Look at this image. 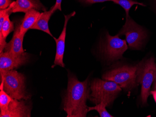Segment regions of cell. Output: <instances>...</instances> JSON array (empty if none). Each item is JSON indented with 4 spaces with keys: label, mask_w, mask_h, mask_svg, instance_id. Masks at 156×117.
<instances>
[{
    "label": "cell",
    "mask_w": 156,
    "mask_h": 117,
    "mask_svg": "<svg viewBox=\"0 0 156 117\" xmlns=\"http://www.w3.org/2000/svg\"><path fill=\"white\" fill-rule=\"evenodd\" d=\"M90 91L88 78L80 82L74 75H69L67 92L63 100L66 117H86L88 112L86 102L89 99Z\"/></svg>",
    "instance_id": "1"
},
{
    "label": "cell",
    "mask_w": 156,
    "mask_h": 117,
    "mask_svg": "<svg viewBox=\"0 0 156 117\" xmlns=\"http://www.w3.org/2000/svg\"><path fill=\"white\" fill-rule=\"evenodd\" d=\"M89 100L95 105L103 102L107 107L111 105L122 91L118 84L111 81L95 78L90 84Z\"/></svg>",
    "instance_id": "2"
},
{
    "label": "cell",
    "mask_w": 156,
    "mask_h": 117,
    "mask_svg": "<svg viewBox=\"0 0 156 117\" xmlns=\"http://www.w3.org/2000/svg\"><path fill=\"white\" fill-rule=\"evenodd\" d=\"M0 74V87H2L11 98L17 100L30 98V95L26 91L25 77L23 74L14 70L4 71Z\"/></svg>",
    "instance_id": "3"
},
{
    "label": "cell",
    "mask_w": 156,
    "mask_h": 117,
    "mask_svg": "<svg viewBox=\"0 0 156 117\" xmlns=\"http://www.w3.org/2000/svg\"><path fill=\"white\" fill-rule=\"evenodd\" d=\"M136 66V83L141 85V102L143 105H145L150 95L151 84L156 77L155 59L151 57L143 60Z\"/></svg>",
    "instance_id": "4"
},
{
    "label": "cell",
    "mask_w": 156,
    "mask_h": 117,
    "mask_svg": "<svg viewBox=\"0 0 156 117\" xmlns=\"http://www.w3.org/2000/svg\"><path fill=\"white\" fill-rule=\"evenodd\" d=\"M136 65H123L105 72L102 78L115 82L125 90H131L138 85L136 81Z\"/></svg>",
    "instance_id": "5"
},
{
    "label": "cell",
    "mask_w": 156,
    "mask_h": 117,
    "mask_svg": "<svg viewBox=\"0 0 156 117\" xmlns=\"http://www.w3.org/2000/svg\"><path fill=\"white\" fill-rule=\"evenodd\" d=\"M128 48L126 40L120 38L118 34L112 36L108 32L99 45V50L104 58L112 62L121 59Z\"/></svg>",
    "instance_id": "6"
},
{
    "label": "cell",
    "mask_w": 156,
    "mask_h": 117,
    "mask_svg": "<svg viewBox=\"0 0 156 117\" xmlns=\"http://www.w3.org/2000/svg\"><path fill=\"white\" fill-rule=\"evenodd\" d=\"M119 36H126V42L129 49H141L147 37L146 31L130 17H126L125 24L118 33Z\"/></svg>",
    "instance_id": "7"
},
{
    "label": "cell",
    "mask_w": 156,
    "mask_h": 117,
    "mask_svg": "<svg viewBox=\"0 0 156 117\" xmlns=\"http://www.w3.org/2000/svg\"><path fill=\"white\" fill-rule=\"evenodd\" d=\"M30 55L24 52L19 56H13L8 52L3 51L0 53V73L13 70L26 64L29 61Z\"/></svg>",
    "instance_id": "8"
},
{
    "label": "cell",
    "mask_w": 156,
    "mask_h": 117,
    "mask_svg": "<svg viewBox=\"0 0 156 117\" xmlns=\"http://www.w3.org/2000/svg\"><path fill=\"white\" fill-rule=\"evenodd\" d=\"M76 14V12L73 11L72 13L67 15H65V22L64 27L62 32L58 38L53 37L56 43V52L54 60V66L59 65L64 68L65 64L63 62V58L65 49L66 37V29L68 21L70 18L74 16Z\"/></svg>",
    "instance_id": "9"
},
{
    "label": "cell",
    "mask_w": 156,
    "mask_h": 117,
    "mask_svg": "<svg viewBox=\"0 0 156 117\" xmlns=\"http://www.w3.org/2000/svg\"><path fill=\"white\" fill-rule=\"evenodd\" d=\"M31 106L24 100L13 98L5 112L0 113L1 117H30Z\"/></svg>",
    "instance_id": "10"
},
{
    "label": "cell",
    "mask_w": 156,
    "mask_h": 117,
    "mask_svg": "<svg viewBox=\"0 0 156 117\" xmlns=\"http://www.w3.org/2000/svg\"><path fill=\"white\" fill-rule=\"evenodd\" d=\"M21 23L20 22L16 23L13 37L9 42L7 43L4 49V51L8 52L13 56H19L25 52L23 48L24 37L20 34Z\"/></svg>",
    "instance_id": "11"
},
{
    "label": "cell",
    "mask_w": 156,
    "mask_h": 117,
    "mask_svg": "<svg viewBox=\"0 0 156 117\" xmlns=\"http://www.w3.org/2000/svg\"><path fill=\"white\" fill-rule=\"evenodd\" d=\"M31 9L45 10L46 9L38 0H16V4L12 9V13H26Z\"/></svg>",
    "instance_id": "12"
},
{
    "label": "cell",
    "mask_w": 156,
    "mask_h": 117,
    "mask_svg": "<svg viewBox=\"0 0 156 117\" xmlns=\"http://www.w3.org/2000/svg\"><path fill=\"white\" fill-rule=\"evenodd\" d=\"M41 13L35 9H31L25 13L24 18L21 21L20 25V34L24 37L26 32L29 29H31L37 19L41 15Z\"/></svg>",
    "instance_id": "13"
},
{
    "label": "cell",
    "mask_w": 156,
    "mask_h": 117,
    "mask_svg": "<svg viewBox=\"0 0 156 117\" xmlns=\"http://www.w3.org/2000/svg\"><path fill=\"white\" fill-rule=\"evenodd\" d=\"M54 13V11L52 10V7L49 11H44L41 13V15L35 24L32 26L31 29L41 30L49 34V35L52 37H54L49 29L48 24L49 20Z\"/></svg>",
    "instance_id": "14"
},
{
    "label": "cell",
    "mask_w": 156,
    "mask_h": 117,
    "mask_svg": "<svg viewBox=\"0 0 156 117\" xmlns=\"http://www.w3.org/2000/svg\"><path fill=\"white\" fill-rule=\"evenodd\" d=\"M112 2L121 6L126 13V17L129 16V12L132 6L135 5H140L145 7L146 5L142 2H138L134 0H112Z\"/></svg>",
    "instance_id": "15"
},
{
    "label": "cell",
    "mask_w": 156,
    "mask_h": 117,
    "mask_svg": "<svg viewBox=\"0 0 156 117\" xmlns=\"http://www.w3.org/2000/svg\"><path fill=\"white\" fill-rule=\"evenodd\" d=\"M13 98L7 94L3 88L0 87V113H3L8 109V106Z\"/></svg>",
    "instance_id": "16"
},
{
    "label": "cell",
    "mask_w": 156,
    "mask_h": 117,
    "mask_svg": "<svg viewBox=\"0 0 156 117\" xmlns=\"http://www.w3.org/2000/svg\"><path fill=\"white\" fill-rule=\"evenodd\" d=\"M106 105L103 102L99 103L98 104L96 105L94 107H88V112L95 110L98 112L99 115L101 117H113L114 116L111 115L108 113V112L106 110Z\"/></svg>",
    "instance_id": "17"
},
{
    "label": "cell",
    "mask_w": 156,
    "mask_h": 117,
    "mask_svg": "<svg viewBox=\"0 0 156 117\" xmlns=\"http://www.w3.org/2000/svg\"><path fill=\"white\" fill-rule=\"evenodd\" d=\"M13 2L12 0H0V10L8 8Z\"/></svg>",
    "instance_id": "18"
},
{
    "label": "cell",
    "mask_w": 156,
    "mask_h": 117,
    "mask_svg": "<svg viewBox=\"0 0 156 117\" xmlns=\"http://www.w3.org/2000/svg\"><path fill=\"white\" fill-rule=\"evenodd\" d=\"M82 3L86 4H93L96 3L106 2H112V0H79Z\"/></svg>",
    "instance_id": "19"
},
{
    "label": "cell",
    "mask_w": 156,
    "mask_h": 117,
    "mask_svg": "<svg viewBox=\"0 0 156 117\" xmlns=\"http://www.w3.org/2000/svg\"><path fill=\"white\" fill-rule=\"evenodd\" d=\"M62 0H56L55 5L52 6V10L54 12L57 10L61 11V2Z\"/></svg>",
    "instance_id": "20"
},
{
    "label": "cell",
    "mask_w": 156,
    "mask_h": 117,
    "mask_svg": "<svg viewBox=\"0 0 156 117\" xmlns=\"http://www.w3.org/2000/svg\"><path fill=\"white\" fill-rule=\"evenodd\" d=\"M150 94H151L153 96V98H154L155 103L156 104V90L150 91Z\"/></svg>",
    "instance_id": "21"
},
{
    "label": "cell",
    "mask_w": 156,
    "mask_h": 117,
    "mask_svg": "<svg viewBox=\"0 0 156 117\" xmlns=\"http://www.w3.org/2000/svg\"><path fill=\"white\" fill-rule=\"evenodd\" d=\"M154 90H156V78H155V84H154Z\"/></svg>",
    "instance_id": "22"
},
{
    "label": "cell",
    "mask_w": 156,
    "mask_h": 117,
    "mask_svg": "<svg viewBox=\"0 0 156 117\" xmlns=\"http://www.w3.org/2000/svg\"><path fill=\"white\" fill-rule=\"evenodd\" d=\"M78 1H79V0H78Z\"/></svg>",
    "instance_id": "23"
}]
</instances>
